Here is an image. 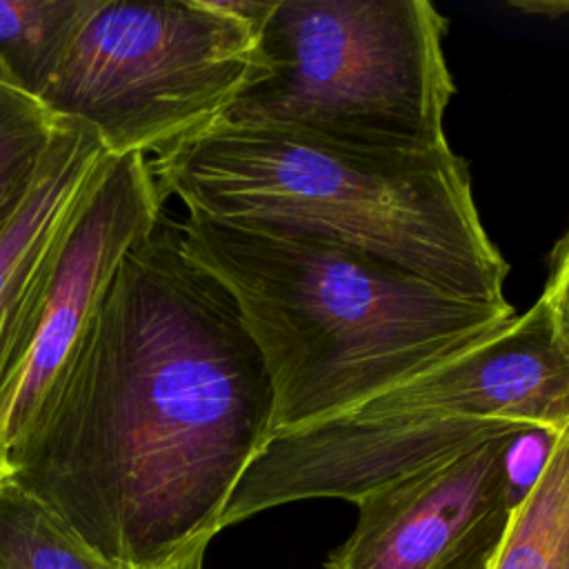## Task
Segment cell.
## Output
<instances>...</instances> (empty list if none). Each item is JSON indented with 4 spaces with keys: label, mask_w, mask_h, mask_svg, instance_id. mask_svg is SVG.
<instances>
[{
    "label": "cell",
    "mask_w": 569,
    "mask_h": 569,
    "mask_svg": "<svg viewBox=\"0 0 569 569\" xmlns=\"http://www.w3.org/2000/svg\"><path fill=\"white\" fill-rule=\"evenodd\" d=\"M271 0H96L40 102L109 156L160 153L213 122L258 69Z\"/></svg>",
    "instance_id": "6"
},
{
    "label": "cell",
    "mask_w": 569,
    "mask_h": 569,
    "mask_svg": "<svg viewBox=\"0 0 569 569\" xmlns=\"http://www.w3.org/2000/svg\"><path fill=\"white\" fill-rule=\"evenodd\" d=\"M164 196L142 153L107 156L73 209L0 376V485L9 460L62 382L127 253L147 238Z\"/></svg>",
    "instance_id": "7"
},
{
    "label": "cell",
    "mask_w": 569,
    "mask_h": 569,
    "mask_svg": "<svg viewBox=\"0 0 569 569\" xmlns=\"http://www.w3.org/2000/svg\"><path fill=\"white\" fill-rule=\"evenodd\" d=\"M93 7L96 0H0V78L40 100Z\"/></svg>",
    "instance_id": "10"
},
{
    "label": "cell",
    "mask_w": 569,
    "mask_h": 569,
    "mask_svg": "<svg viewBox=\"0 0 569 569\" xmlns=\"http://www.w3.org/2000/svg\"><path fill=\"white\" fill-rule=\"evenodd\" d=\"M542 298L551 311L558 333L569 347V229L558 240L551 260H549V278L542 291Z\"/></svg>",
    "instance_id": "15"
},
{
    "label": "cell",
    "mask_w": 569,
    "mask_h": 569,
    "mask_svg": "<svg viewBox=\"0 0 569 569\" xmlns=\"http://www.w3.org/2000/svg\"><path fill=\"white\" fill-rule=\"evenodd\" d=\"M569 425V347L540 296L491 340L333 418L273 433L220 529L311 498H360L525 427Z\"/></svg>",
    "instance_id": "4"
},
{
    "label": "cell",
    "mask_w": 569,
    "mask_h": 569,
    "mask_svg": "<svg viewBox=\"0 0 569 569\" xmlns=\"http://www.w3.org/2000/svg\"><path fill=\"white\" fill-rule=\"evenodd\" d=\"M509 4L513 9H520L527 13H545L551 18L569 13V0H520V2H509Z\"/></svg>",
    "instance_id": "16"
},
{
    "label": "cell",
    "mask_w": 569,
    "mask_h": 569,
    "mask_svg": "<svg viewBox=\"0 0 569 569\" xmlns=\"http://www.w3.org/2000/svg\"><path fill=\"white\" fill-rule=\"evenodd\" d=\"M567 569H569V567H567Z\"/></svg>",
    "instance_id": "18"
},
{
    "label": "cell",
    "mask_w": 569,
    "mask_h": 569,
    "mask_svg": "<svg viewBox=\"0 0 569 569\" xmlns=\"http://www.w3.org/2000/svg\"><path fill=\"white\" fill-rule=\"evenodd\" d=\"M560 431L547 427H525L509 436L505 447V471L516 505L531 491L551 456Z\"/></svg>",
    "instance_id": "14"
},
{
    "label": "cell",
    "mask_w": 569,
    "mask_h": 569,
    "mask_svg": "<svg viewBox=\"0 0 569 569\" xmlns=\"http://www.w3.org/2000/svg\"><path fill=\"white\" fill-rule=\"evenodd\" d=\"M509 436L360 498L356 527L325 569H491L518 507L505 471Z\"/></svg>",
    "instance_id": "8"
},
{
    "label": "cell",
    "mask_w": 569,
    "mask_h": 569,
    "mask_svg": "<svg viewBox=\"0 0 569 569\" xmlns=\"http://www.w3.org/2000/svg\"><path fill=\"white\" fill-rule=\"evenodd\" d=\"M569 567V425L558 433L547 467L518 502L491 569Z\"/></svg>",
    "instance_id": "11"
},
{
    "label": "cell",
    "mask_w": 569,
    "mask_h": 569,
    "mask_svg": "<svg viewBox=\"0 0 569 569\" xmlns=\"http://www.w3.org/2000/svg\"><path fill=\"white\" fill-rule=\"evenodd\" d=\"M182 233L260 349L273 433L349 411L491 340L518 316L509 302L467 300L307 240L198 216H187Z\"/></svg>",
    "instance_id": "3"
},
{
    "label": "cell",
    "mask_w": 569,
    "mask_h": 569,
    "mask_svg": "<svg viewBox=\"0 0 569 569\" xmlns=\"http://www.w3.org/2000/svg\"><path fill=\"white\" fill-rule=\"evenodd\" d=\"M445 31L427 0H271L258 69L218 118L360 149L447 147Z\"/></svg>",
    "instance_id": "5"
},
{
    "label": "cell",
    "mask_w": 569,
    "mask_h": 569,
    "mask_svg": "<svg viewBox=\"0 0 569 569\" xmlns=\"http://www.w3.org/2000/svg\"><path fill=\"white\" fill-rule=\"evenodd\" d=\"M0 569H138L107 560L16 485H0Z\"/></svg>",
    "instance_id": "12"
},
{
    "label": "cell",
    "mask_w": 569,
    "mask_h": 569,
    "mask_svg": "<svg viewBox=\"0 0 569 569\" xmlns=\"http://www.w3.org/2000/svg\"><path fill=\"white\" fill-rule=\"evenodd\" d=\"M60 122L38 98L0 78V233L29 196Z\"/></svg>",
    "instance_id": "13"
},
{
    "label": "cell",
    "mask_w": 569,
    "mask_h": 569,
    "mask_svg": "<svg viewBox=\"0 0 569 569\" xmlns=\"http://www.w3.org/2000/svg\"><path fill=\"white\" fill-rule=\"evenodd\" d=\"M107 156L93 129L62 120L29 196L0 233V376L51 253Z\"/></svg>",
    "instance_id": "9"
},
{
    "label": "cell",
    "mask_w": 569,
    "mask_h": 569,
    "mask_svg": "<svg viewBox=\"0 0 569 569\" xmlns=\"http://www.w3.org/2000/svg\"><path fill=\"white\" fill-rule=\"evenodd\" d=\"M149 167L189 216L333 247L447 293L507 305L509 264L449 144L360 149L216 118Z\"/></svg>",
    "instance_id": "2"
},
{
    "label": "cell",
    "mask_w": 569,
    "mask_h": 569,
    "mask_svg": "<svg viewBox=\"0 0 569 569\" xmlns=\"http://www.w3.org/2000/svg\"><path fill=\"white\" fill-rule=\"evenodd\" d=\"M271 422V380L233 296L162 213L11 453L9 482L107 560L169 569L222 531Z\"/></svg>",
    "instance_id": "1"
},
{
    "label": "cell",
    "mask_w": 569,
    "mask_h": 569,
    "mask_svg": "<svg viewBox=\"0 0 569 569\" xmlns=\"http://www.w3.org/2000/svg\"><path fill=\"white\" fill-rule=\"evenodd\" d=\"M169 569H204V549H198Z\"/></svg>",
    "instance_id": "17"
}]
</instances>
